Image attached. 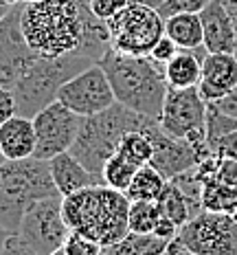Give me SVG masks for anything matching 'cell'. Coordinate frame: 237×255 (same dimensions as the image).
Wrapping results in <instances>:
<instances>
[{
  "label": "cell",
  "mask_w": 237,
  "mask_h": 255,
  "mask_svg": "<svg viewBox=\"0 0 237 255\" xmlns=\"http://www.w3.org/2000/svg\"><path fill=\"white\" fill-rule=\"evenodd\" d=\"M0 255H35V253L31 251V249L26 247V244L13 233V236H9V240H7V244L2 247Z\"/></svg>",
  "instance_id": "37"
},
{
  "label": "cell",
  "mask_w": 237,
  "mask_h": 255,
  "mask_svg": "<svg viewBox=\"0 0 237 255\" xmlns=\"http://www.w3.org/2000/svg\"><path fill=\"white\" fill-rule=\"evenodd\" d=\"M130 203L125 191L108 185H94L62 198V214L71 231L112 247L130 233Z\"/></svg>",
  "instance_id": "2"
},
{
  "label": "cell",
  "mask_w": 237,
  "mask_h": 255,
  "mask_svg": "<svg viewBox=\"0 0 237 255\" xmlns=\"http://www.w3.org/2000/svg\"><path fill=\"white\" fill-rule=\"evenodd\" d=\"M139 169L141 167L136 165L134 161H130L123 152H117L114 156L108 158V163H105V167L101 172L103 185H108V187H112V189H119V191H125Z\"/></svg>",
  "instance_id": "24"
},
{
  "label": "cell",
  "mask_w": 237,
  "mask_h": 255,
  "mask_svg": "<svg viewBox=\"0 0 237 255\" xmlns=\"http://www.w3.org/2000/svg\"><path fill=\"white\" fill-rule=\"evenodd\" d=\"M180 51V46L176 44V42H173L171 38H167V35H162L160 40L156 42L154 44V49H152V53H150V57L152 60H154L156 64H160L162 68H165V64L171 60L173 55H176V53Z\"/></svg>",
  "instance_id": "31"
},
{
  "label": "cell",
  "mask_w": 237,
  "mask_h": 255,
  "mask_svg": "<svg viewBox=\"0 0 237 255\" xmlns=\"http://www.w3.org/2000/svg\"><path fill=\"white\" fill-rule=\"evenodd\" d=\"M35 128L33 119L24 115H13L0 126V150L7 161H22L35 154Z\"/></svg>",
  "instance_id": "19"
},
{
  "label": "cell",
  "mask_w": 237,
  "mask_h": 255,
  "mask_svg": "<svg viewBox=\"0 0 237 255\" xmlns=\"http://www.w3.org/2000/svg\"><path fill=\"white\" fill-rule=\"evenodd\" d=\"M110 49L123 55H150L165 35V18L152 7L128 2L108 20Z\"/></svg>",
  "instance_id": "7"
},
{
  "label": "cell",
  "mask_w": 237,
  "mask_h": 255,
  "mask_svg": "<svg viewBox=\"0 0 237 255\" xmlns=\"http://www.w3.org/2000/svg\"><path fill=\"white\" fill-rule=\"evenodd\" d=\"M178 231H180V227H178L176 222H173L171 218H167V216H160V220H158V225H156V229H154L156 236L162 238V240H167V242L176 240Z\"/></svg>",
  "instance_id": "36"
},
{
  "label": "cell",
  "mask_w": 237,
  "mask_h": 255,
  "mask_svg": "<svg viewBox=\"0 0 237 255\" xmlns=\"http://www.w3.org/2000/svg\"><path fill=\"white\" fill-rule=\"evenodd\" d=\"M88 2H90L92 13L108 22L112 15H117L121 9L128 4V0H88Z\"/></svg>",
  "instance_id": "32"
},
{
  "label": "cell",
  "mask_w": 237,
  "mask_h": 255,
  "mask_svg": "<svg viewBox=\"0 0 237 255\" xmlns=\"http://www.w3.org/2000/svg\"><path fill=\"white\" fill-rule=\"evenodd\" d=\"M60 196L49 161L29 156L22 161H4L0 167V227L18 233L24 214L35 203Z\"/></svg>",
  "instance_id": "4"
},
{
  "label": "cell",
  "mask_w": 237,
  "mask_h": 255,
  "mask_svg": "<svg viewBox=\"0 0 237 255\" xmlns=\"http://www.w3.org/2000/svg\"><path fill=\"white\" fill-rule=\"evenodd\" d=\"M145 119L147 117L134 113L117 102L103 113L83 117L71 152L90 172L101 176L108 158L119 152L123 136L132 130H141Z\"/></svg>",
  "instance_id": "5"
},
{
  "label": "cell",
  "mask_w": 237,
  "mask_h": 255,
  "mask_svg": "<svg viewBox=\"0 0 237 255\" xmlns=\"http://www.w3.org/2000/svg\"><path fill=\"white\" fill-rule=\"evenodd\" d=\"M99 66L108 75L119 104L158 121L169 90L160 64L150 55H123L110 49L99 60Z\"/></svg>",
  "instance_id": "3"
},
{
  "label": "cell",
  "mask_w": 237,
  "mask_h": 255,
  "mask_svg": "<svg viewBox=\"0 0 237 255\" xmlns=\"http://www.w3.org/2000/svg\"><path fill=\"white\" fill-rule=\"evenodd\" d=\"M196 174L202 180V207L207 211H229L237 203V161L209 156L198 163Z\"/></svg>",
  "instance_id": "14"
},
{
  "label": "cell",
  "mask_w": 237,
  "mask_h": 255,
  "mask_svg": "<svg viewBox=\"0 0 237 255\" xmlns=\"http://www.w3.org/2000/svg\"><path fill=\"white\" fill-rule=\"evenodd\" d=\"M24 2H40V0H24Z\"/></svg>",
  "instance_id": "47"
},
{
  "label": "cell",
  "mask_w": 237,
  "mask_h": 255,
  "mask_svg": "<svg viewBox=\"0 0 237 255\" xmlns=\"http://www.w3.org/2000/svg\"><path fill=\"white\" fill-rule=\"evenodd\" d=\"M62 249L66 251V255H101L103 251V247L99 242H94L77 231H71V236L66 238Z\"/></svg>",
  "instance_id": "29"
},
{
  "label": "cell",
  "mask_w": 237,
  "mask_h": 255,
  "mask_svg": "<svg viewBox=\"0 0 237 255\" xmlns=\"http://www.w3.org/2000/svg\"><path fill=\"white\" fill-rule=\"evenodd\" d=\"M211 0H167L158 13L162 18H169L176 13H200Z\"/></svg>",
  "instance_id": "30"
},
{
  "label": "cell",
  "mask_w": 237,
  "mask_h": 255,
  "mask_svg": "<svg viewBox=\"0 0 237 255\" xmlns=\"http://www.w3.org/2000/svg\"><path fill=\"white\" fill-rule=\"evenodd\" d=\"M169 242L158 238L156 233H136L130 231L123 240L112 247H105L101 255H165Z\"/></svg>",
  "instance_id": "22"
},
{
  "label": "cell",
  "mask_w": 237,
  "mask_h": 255,
  "mask_svg": "<svg viewBox=\"0 0 237 255\" xmlns=\"http://www.w3.org/2000/svg\"><path fill=\"white\" fill-rule=\"evenodd\" d=\"M226 214H229L231 218H235V220H237V203H235L233 207H231V209H229V211H226Z\"/></svg>",
  "instance_id": "44"
},
{
  "label": "cell",
  "mask_w": 237,
  "mask_h": 255,
  "mask_svg": "<svg viewBox=\"0 0 237 255\" xmlns=\"http://www.w3.org/2000/svg\"><path fill=\"white\" fill-rule=\"evenodd\" d=\"M167 187V178L152 165H143L134 174L125 196L130 200H158L162 189Z\"/></svg>",
  "instance_id": "23"
},
{
  "label": "cell",
  "mask_w": 237,
  "mask_h": 255,
  "mask_svg": "<svg viewBox=\"0 0 237 255\" xmlns=\"http://www.w3.org/2000/svg\"><path fill=\"white\" fill-rule=\"evenodd\" d=\"M222 2H224L226 11H229V15H231V20H233L235 33H237V0H222Z\"/></svg>",
  "instance_id": "39"
},
{
  "label": "cell",
  "mask_w": 237,
  "mask_h": 255,
  "mask_svg": "<svg viewBox=\"0 0 237 255\" xmlns=\"http://www.w3.org/2000/svg\"><path fill=\"white\" fill-rule=\"evenodd\" d=\"M0 2H4V4H9V7H13V4H22L24 0H0Z\"/></svg>",
  "instance_id": "43"
},
{
  "label": "cell",
  "mask_w": 237,
  "mask_h": 255,
  "mask_svg": "<svg viewBox=\"0 0 237 255\" xmlns=\"http://www.w3.org/2000/svg\"><path fill=\"white\" fill-rule=\"evenodd\" d=\"M9 9H11V7H9V4L0 2V20H2V18H4V13H7V11H9Z\"/></svg>",
  "instance_id": "42"
},
{
  "label": "cell",
  "mask_w": 237,
  "mask_h": 255,
  "mask_svg": "<svg viewBox=\"0 0 237 255\" xmlns=\"http://www.w3.org/2000/svg\"><path fill=\"white\" fill-rule=\"evenodd\" d=\"M237 86V57L235 53H207L202 62V77L198 90L207 104L224 97Z\"/></svg>",
  "instance_id": "16"
},
{
  "label": "cell",
  "mask_w": 237,
  "mask_h": 255,
  "mask_svg": "<svg viewBox=\"0 0 237 255\" xmlns=\"http://www.w3.org/2000/svg\"><path fill=\"white\" fill-rule=\"evenodd\" d=\"M119 152H123L130 161H134L139 167L150 165L152 156H154V145H152V139L147 136V132L143 130H132L123 136L121 141Z\"/></svg>",
  "instance_id": "27"
},
{
  "label": "cell",
  "mask_w": 237,
  "mask_h": 255,
  "mask_svg": "<svg viewBox=\"0 0 237 255\" xmlns=\"http://www.w3.org/2000/svg\"><path fill=\"white\" fill-rule=\"evenodd\" d=\"M213 152L222 158H235L237 161V130L229 132L226 136H222L218 143H215Z\"/></svg>",
  "instance_id": "34"
},
{
  "label": "cell",
  "mask_w": 237,
  "mask_h": 255,
  "mask_svg": "<svg viewBox=\"0 0 237 255\" xmlns=\"http://www.w3.org/2000/svg\"><path fill=\"white\" fill-rule=\"evenodd\" d=\"M165 35L171 38L180 49L204 46V31L200 13H176L165 18Z\"/></svg>",
  "instance_id": "21"
},
{
  "label": "cell",
  "mask_w": 237,
  "mask_h": 255,
  "mask_svg": "<svg viewBox=\"0 0 237 255\" xmlns=\"http://www.w3.org/2000/svg\"><path fill=\"white\" fill-rule=\"evenodd\" d=\"M4 161H7V158H4V154H2V150H0V167L4 165Z\"/></svg>",
  "instance_id": "46"
},
{
  "label": "cell",
  "mask_w": 237,
  "mask_h": 255,
  "mask_svg": "<svg viewBox=\"0 0 237 255\" xmlns=\"http://www.w3.org/2000/svg\"><path fill=\"white\" fill-rule=\"evenodd\" d=\"M233 130H237V119L220 113V110H215L213 106L207 104V143L211 150H213L215 143L222 139V136H226Z\"/></svg>",
  "instance_id": "28"
},
{
  "label": "cell",
  "mask_w": 237,
  "mask_h": 255,
  "mask_svg": "<svg viewBox=\"0 0 237 255\" xmlns=\"http://www.w3.org/2000/svg\"><path fill=\"white\" fill-rule=\"evenodd\" d=\"M209 106H213L215 110H220V113L233 117V119H237V86L231 90V93H226L224 97L215 99V102H211Z\"/></svg>",
  "instance_id": "35"
},
{
  "label": "cell",
  "mask_w": 237,
  "mask_h": 255,
  "mask_svg": "<svg viewBox=\"0 0 237 255\" xmlns=\"http://www.w3.org/2000/svg\"><path fill=\"white\" fill-rule=\"evenodd\" d=\"M49 165H51L53 180H55V187L62 198L77 194L81 189L94 187V185H103V178L99 174L90 172L73 152H62L57 156H53Z\"/></svg>",
  "instance_id": "18"
},
{
  "label": "cell",
  "mask_w": 237,
  "mask_h": 255,
  "mask_svg": "<svg viewBox=\"0 0 237 255\" xmlns=\"http://www.w3.org/2000/svg\"><path fill=\"white\" fill-rule=\"evenodd\" d=\"M158 124L169 136L191 145L207 141V102L198 88H169Z\"/></svg>",
  "instance_id": "8"
},
{
  "label": "cell",
  "mask_w": 237,
  "mask_h": 255,
  "mask_svg": "<svg viewBox=\"0 0 237 255\" xmlns=\"http://www.w3.org/2000/svg\"><path fill=\"white\" fill-rule=\"evenodd\" d=\"M20 26L26 44L42 57L81 55L99 62L110 51L108 22L92 13L88 0L24 2Z\"/></svg>",
  "instance_id": "1"
},
{
  "label": "cell",
  "mask_w": 237,
  "mask_h": 255,
  "mask_svg": "<svg viewBox=\"0 0 237 255\" xmlns=\"http://www.w3.org/2000/svg\"><path fill=\"white\" fill-rule=\"evenodd\" d=\"M22 4H13L0 20V86L9 90H13L18 79L38 57V53L26 44L20 26Z\"/></svg>",
  "instance_id": "13"
},
{
  "label": "cell",
  "mask_w": 237,
  "mask_h": 255,
  "mask_svg": "<svg viewBox=\"0 0 237 255\" xmlns=\"http://www.w3.org/2000/svg\"><path fill=\"white\" fill-rule=\"evenodd\" d=\"M207 49H180L169 62L165 64L167 86L169 88H198L200 77H202V62L207 57Z\"/></svg>",
  "instance_id": "20"
},
{
  "label": "cell",
  "mask_w": 237,
  "mask_h": 255,
  "mask_svg": "<svg viewBox=\"0 0 237 255\" xmlns=\"http://www.w3.org/2000/svg\"><path fill=\"white\" fill-rule=\"evenodd\" d=\"M13 115H18V104H15L13 93L9 88L0 86V126L11 119Z\"/></svg>",
  "instance_id": "33"
},
{
  "label": "cell",
  "mask_w": 237,
  "mask_h": 255,
  "mask_svg": "<svg viewBox=\"0 0 237 255\" xmlns=\"http://www.w3.org/2000/svg\"><path fill=\"white\" fill-rule=\"evenodd\" d=\"M9 236H11V233H7V231L2 229V227H0V251H2V247H4V244H7Z\"/></svg>",
  "instance_id": "41"
},
{
  "label": "cell",
  "mask_w": 237,
  "mask_h": 255,
  "mask_svg": "<svg viewBox=\"0 0 237 255\" xmlns=\"http://www.w3.org/2000/svg\"><path fill=\"white\" fill-rule=\"evenodd\" d=\"M178 240L193 255H237V220L204 209L180 227Z\"/></svg>",
  "instance_id": "9"
},
{
  "label": "cell",
  "mask_w": 237,
  "mask_h": 255,
  "mask_svg": "<svg viewBox=\"0 0 237 255\" xmlns=\"http://www.w3.org/2000/svg\"><path fill=\"white\" fill-rule=\"evenodd\" d=\"M128 2L145 4V7H152V9H156V11H160V9H162V4H165L167 0H128Z\"/></svg>",
  "instance_id": "40"
},
{
  "label": "cell",
  "mask_w": 237,
  "mask_h": 255,
  "mask_svg": "<svg viewBox=\"0 0 237 255\" xmlns=\"http://www.w3.org/2000/svg\"><path fill=\"white\" fill-rule=\"evenodd\" d=\"M235 57H237V53H235Z\"/></svg>",
  "instance_id": "48"
},
{
  "label": "cell",
  "mask_w": 237,
  "mask_h": 255,
  "mask_svg": "<svg viewBox=\"0 0 237 255\" xmlns=\"http://www.w3.org/2000/svg\"><path fill=\"white\" fill-rule=\"evenodd\" d=\"M51 255H66V251H64V249H57V251H53Z\"/></svg>",
  "instance_id": "45"
},
{
  "label": "cell",
  "mask_w": 237,
  "mask_h": 255,
  "mask_svg": "<svg viewBox=\"0 0 237 255\" xmlns=\"http://www.w3.org/2000/svg\"><path fill=\"white\" fill-rule=\"evenodd\" d=\"M141 130L147 132V136L152 139V145H154V156H152L150 165L156 167L167 180L176 178L178 174H182V172H187V169L198 165L196 145H191V143L184 139L169 136L156 119L147 117Z\"/></svg>",
  "instance_id": "15"
},
{
  "label": "cell",
  "mask_w": 237,
  "mask_h": 255,
  "mask_svg": "<svg viewBox=\"0 0 237 255\" xmlns=\"http://www.w3.org/2000/svg\"><path fill=\"white\" fill-rule=\"evenodd\" d=\"M165 255H193V253L189 251V249H184V247H182V242L176 238V240H171V242H169V247H167Z\"/></svg>",
  "instance_id": "38"
},
{
  "label": "cell",
  "mask_w": 237,
  "mask_h": 255,
  "mask_svg": "<svg viewBox=\"0 0 237 255\" xmlns=\"http://www.w3.org/2000/svg\"><path fill=\"white\" fill-rule=\"evenodd\" d=\"M92 62L90 57L81 55H64V57H42L38 55L35 62L26 68V73L13 86V97L18 104V115L31 117L40 113L57 99V93L68 79L88 68Z\"/></svg>",
  "instance_id": "6"
},
{
  "label": "cell",
  "mask_w": 237,
  "mask_h": 255,
  "mask_svg": "<svg viewBox=\"0 0 237 255\" xmlns=\"http://www.w3.org/2000/svg\"><path fill=\"white\" fill-rule=\"evenodd\" d=\"M83 117L75 115L71 108H66L62 102H53L46 108H42L33 117V128H35V154L33 156L51 161L53 156L62 152H71L73 143L77 139V132L81 128Z\"/></svg>",
  "instance_id": "12"
},
{
  "label": "cell",
  "mask_w": 237,
  "mask_h": 255,
  "mask_svg": "<svg viewBox=\"0 0 237 255\" xmlns=\"http://www.w3.org/2000/svg\"><path fill=\"white\" fill-rule=\"evenodd\" d=\"M162 211L158 200H132L130 203V231L136 233H154Z\"/></svg>",
  "instance_id": "26"
},
{
  "label": "cell",
  "mask_w": 237,
  "mask_h": 255,
  "mask_svg": "<svg viewBox=\"0 0 237 255\" xmlns=\"http://www.w3.org/2000/svg\"><path fill=\"white\" fill-rule=\"evenodd\" d=\"M158 205H160L162 216L171 218L178 227L187 225L191 220V207H189L187 196L182 194V189L178 187L173 180H167V187L162 189L160 198H158Z\"/></svg>",
  "instance_id": "25"
},
{
  "label": "cell",
  "mask_w": 237,
  "mask_h": 255,
  "mask_svg": "<svg viewBox=\"0 0 237 255\" xmlns=\"http://www.w3.org/2000/svg\"><path fill=\"white\" fill-rule=\"evenodd\" d=\"M57 102H62L79 117H92L117 104V97L105 71L97 62L68 79L57 93Z\"/></svg>",
  "instance_id": "11"
},
{
  "label": "cell",
  "mask_w": 237,
  "mask_h": 255,
  "mask_svg": "<svg viewBox=\"0 0 237 255\" xmlns=\"http://www.w3.org/2000/svg\"><path fill=\"white\" fill-rule=\"evenodd\" d=\"M204 49L209 53H237V33L222 0H211L200 11Z\"/></svg>",
  "instance_id": "17"
},
{
  "label": "cell",
  "mask_w": 237,
  "mask_h": 255,
  "mask_svg": "<svg viewBox=\"0 0 237 255\" xmlns=\"http://www.w3.org/2000/svg\"><path fill=\"white\" fill-rule=\"evenodd\" d=\"M15 236L35 255H51L64 247L66 238L71 236V227L62 214V196H51L35 203L24 214Z\"/></svg>",
  "instance_id": "10"
}]
</instances>
